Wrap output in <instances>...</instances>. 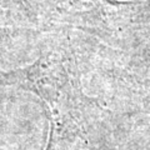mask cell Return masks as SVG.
<instances>
[{"label": "cell", "mask_w": 150, "mask_h": 150, "mask_svg": "<svg viewBox=\"0 0 150 150\" xmlns=\"http://www.w3.org/2000/svg\"><path fill=\"white\" fill-rule=\"evenodd\" d=\"M0 86H13L39 96L50 123L45 150H90L94 106L83 93L70 60L48 53L29 65L0 70Z\"/></svg>", "instance_id": "6da1fadb"}, {"label": "cell", "mask_w": 150, "mask_h": 150, "mask_svg": "<svg viewBox=\"0 0 150 150\" xmlns=\"http://www.w3.org/2000/svg\"><path fill=\"white\" fill-rule=\"evenodd\" d=\"M8 35H9L8 29H5V28H0V41L3 39H5V38H8Z\"/></svg>", "instance_id": "7a4b0ae2"}]
</instances>
